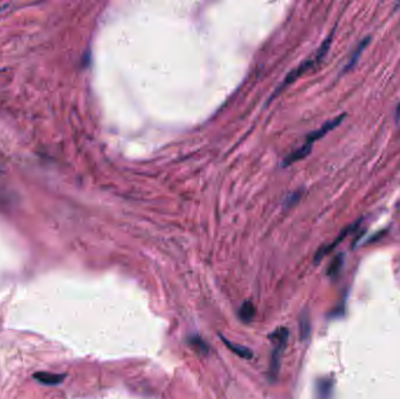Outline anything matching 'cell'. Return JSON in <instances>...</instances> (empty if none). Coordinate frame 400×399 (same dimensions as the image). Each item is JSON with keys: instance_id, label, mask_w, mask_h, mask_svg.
I'll return each instance as SVG.
<instances>
[{"instance_id": "obj_1", "label": "cell", "mask_w": 400, "mask_h": 399, "mask_svg": "<svg viewBox=\"0 0 400 399\" xmlns=\"http://www.w3.org/2000/svg\"><path fill=\"white\" fill-rule=\"evenodd\" d=\"M331 39H332V34L330 35V37L327 39V40L323 42V45H322L320 48H318V50L316 52L315 55H314L312 59H308V60H306L305 62H303V64L300 66V67L296 68L295 70H293V72H291V73H289L288 76L286 77V80L283 81L282 83H281V86H280V87L278 88V91L274 93V96H275V94H276V95H278V94L281 92L283 88L287 87V86H288V84H290L291 82L296 80L297 77H300L302 74L306 72V70L310 69L312 67H314V66H315L317 62H320L322 59H323L325 55H327L330 44H331Z\"/></svg>"}, {"instance_id": "obj_2", "label": "cell", "mask_w": 400, "mask_h": 399, "mask_svg": "<svg viewBox=\"0 0 400 399\" xmlns=\"http://www.w3.org/2000/svg\"><path fill=\"white\" fill-rule=\"evenodd\" d=\"M288 329L287 328H279V329L275 330L273 334H271L270 338L273 339V353H271V358H270V366H269V376L271 379L276 378L279 369H280V363H281V356L283 350L286 349L287 341H288Z\"/></svg>"}, {"instance_id": "obj_3", "label": "cell", "mask_w": 400, "mask_h": 399, "mask_svg": "<svg viewBox=\"0 0 400 399\" xmlns=\"http://www.w3.org/2000/svg\"><path fill=\"white\" fill-rule=\"evenodd\" d=\"M345 117V115H341L339 117H336V119H333L331 121H328L327 123L324 124L323 127L318 129V130L314 131L313 134H310L308 138H306V144H310V146H313L314 142H316L317 139H320L321 137H323L325 134H328L329 131H331L333 128H336L339 124L343 121V119Z\"/></svg>"}, {"instance_id": "obj_4", "label": "cell", "mask_w": 400, "mask_h": 399, "mask_svg": "<svg viewBox=\"0 0 400 399\" xmlns=\"http://www.w3.org/2000/svg\"><path fill=\"white\" fill-rule=\"evenodd\" d=\"M33 377L36 378V381H38L39 383H41V384L44 385H57L65 381L66 375L39 371V373L33 375Z\"/></svg>"}, {"instance_id": "obj_5", "label": "cell", "mask_w": 400, "mask_h": 399, "mask_svg": "<svg viewBox=\"0 0 400 399\" xmlns=\"http://www.w3.org/2000/svg\"><path fill=\"white\" fill-rule=\"evenodd\" d=\"M310 151H312V146L310 144H304V146H302L301 148H298L296 151H294L293 154H290L288 157L285 159V165H290V164H294L298 162V160L303 159L305 156H308L310 154Z\"/></svg>"}, {"instance_id": "obj_6", "label": "cell", "mask_w": 400, "mask_h": 399, "mask_svg": "<svg viewBox=\"0 0 400 399\" xmlns=\"http://www.w3.org/2000/svg\"><path fill=\"white\" fill-rule=\"evenodd\" d=\"M223 341H224L225 344H226V347L230 348L231 351H233V353L238 355L239 357L244 358V359H250V358L253 357V354H252L251 349H248V348L243 347V346H240V344L233 343V342L228 341V339L224 338V337H223Z\"/></svg>"}, {"instance_id": "obj_7", "label": "cell", "mask_w": 400, "mask_h": 399, "mask_svg": "<svg viewBox=\"0 0 400 399\" xmlns=\"http://www.w3.org/2000/svg\"><path fill=\"white\" fill-rule=\"evenodd\" d=\"M255 316V307L252 302H243L239 309V318L244 323H250Z\"/></svg>"}, {"instance_id": "obj_8", "label": "cell", "mask_w": 400, "mask_h": 399, "mask_svg": "<svg viewBox=\"0 0 400 399\" xmlns=\"http://www.w3.org/2000/svg\"><path fill=\"white\" fill-rule=\"evenodd\" d=\"M331 392V382L328 379H322L317 384V397L318 399H329Z\"/></svg>"}, {"instance_id": "obj_9", "label": "cell", "mask_w": 400, "mask_h": 399, "mask_svg": "<svg viewBox=\"0 0 400 399\" xmlns=\"http://www.w3.org/2000/svg\"><path fill=\"white\" fill-rule=\"evenodd\" d=\"M368 42H370V38H366V39H365V40H363L362 42H360V45L356 48L355 53L352 54V56H351V59H350V61L348 62L347 68H345V70L350 69V68L353 67V66H355V64L357 62V60H358L359 56H360V54H362V52L365 49V47L367 46Z\"/></svg>"}, {"instance_id": "obj_10", "label": "cell", "mask_w": 400, "mask_h": 399, "mask_svg": "<svg viewBox=\"0 0 400 399\" xmlns=\"http://www.w3.org/2000/svg\"><path fill=\"white\" fill-rule=\"evenodd\" d=\"M189 342L197 351H199L201 354H207L208 348L206 346V343H205L200 337H198V336H192V337L189 338Z\"/></svg>"}, {"instance_id": "obj_11", "label": "cell", "mask_w": 400, "mask_h": 399, "mask_svg": "<svg viewBox=\"0 0 400 399\" xmlns=\"http://www.w3.org/2000/svg\"><path fill=\"white\" fill-rule=\"evenodd\" d=\"M342 265H343V254H340V255H337L335 259L332 260V263L330 264L328 269V275L330 276L336 275V274L340 272Z\"/></svg>"}, {"instance_id": "obj_12", "label": "cell", "mask_w": 400, "mask_h": 399, "mask_svg": "<svg viewBox=\"0 0 400 399\" xmlns=\"http://www.w3.org/2000/svg\"><path fill=\"white\" fill-rule=\"evenodd\" d=\"M300 327H301V335H302V337L305 338L306 336L309 335V331H310L309 320H308V318H306L305 315H304V316H302Z\"/></svg>"}, {"instance_id": "obj_13", "label": "cell", "mask_w": 400, "mask_h": 399, "mask_svg": "<svg viewBox=\"0 0 400 399\" xmlns=\"http://www.w3.org/2000/svg\"><path fill=\"white\" fill-rule=\"evenodd\" d=\"M399 117H400V104H399V107L397 109V119H399Z\"/></svg>"}]
</instances>
